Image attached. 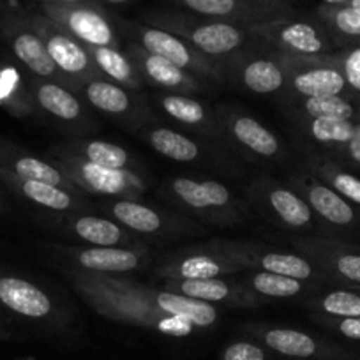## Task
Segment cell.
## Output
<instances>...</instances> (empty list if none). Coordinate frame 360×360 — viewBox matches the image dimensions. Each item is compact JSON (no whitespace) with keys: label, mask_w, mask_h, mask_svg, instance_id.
<instances>
[{"label":"cell","mask_w":360,"mask_h":360,"mask_svg":"<svg viewBox=\"0 0 360 360\" xmlns=\"http://www.w3.org/2000/svg\"><path fill=\"white\" fill-rule=\"evenodd\" d=\"M327 158L334 159L335 162L349 169H360V120H356L353 136L345 145L327 154Z\"/></svg>","instance_id":"cell-45"},{"label":"cell","mask_w":360,"mask_h":360,"mask_svg":"<svg viewBox=\"0 0 360 360\" xmlns=\"http://www.w3.org/2000/svg\"><path fill=\"white\" fill-rule=\"evenodd\" d=\"M356 101H359V120H360V96H359V99H356Z\"/></svg>","instance_id":"cell-55"},{"label":"cell","mask_w":360,"mask_h":360,"mask_svg":"<svg viewBox=\"0 0 360 360\" xmlns=\"http://www.w3.org/2000/svg\"><path fill=\"white\" fill-rule=\"evenodd\" d=\"M8 210V200H6L4 191H2V184H0V216H6Z\"/></svg>","instance_id":"cell-48"},{"label":"cell","mask_w":360,"mask_h":360,"mask_svg":"<svg viewBox=\"0 0 360 360\" xmlns=\"http://www.w3.org/2000/svg\"><path fill=\"white\" fill-rule=\"evenodd\" d=\"M124 50L127 51V55L133 58L136 68L140 69L145 83L155 86L161 92L196 96L203 94L205 90H209L212 86L210 83L193 76L191 72L176 68L175 64H172L166 58L150 53V51H147L140 44L133 43V41H127Z\"/></svg>","instance_id":"cell-27"},{"label":"cell","mask_w":360,"mask_h":360,"mask_svg":"<svg viewBox=\"0 0 360 360\" xmlns=\"http://www.w3.org/2000/svg\"><path fill=\"white\" fill-rule=\"evenodd\" d=\"M245 200L252 212L290 231L313 233L321 230L309 203L290 184L269 175H258L245 186Z\"/></svg>","instance_id":"cell-7"},{"label":"cell","mask_w":360,"mask_h":360,"mask_svg":"<svg viewBox=\"0 0 360 360\" xmlns=\"http://www.w3.org/2000/svg\"><path fill=\"white\" fill-rule=\"evenodd\" d=\"M306 307L314 313L330 316L360 318V288L352 286H330L304 300Z\"/></svg>","instance_id":"cell-41"},{"label":"cell","mask_w":360,"mask_h":360,"mask_svg":"<svg viewBox=\"0 0 360 360\" xmlns=\"http://www.w3.org/2000/svg\"><path fill=\"white\" fill-rule=\"evenodd\" d=\"M292 119L300 138L314 147L309 152H318L323 155L345 145L353 136L356 126V120L334 119V117H320V119L292 117Z\"/></svg>","instance_id":"cell-35"},{"label":"cell","mask_w":360,"mask_h":360,"mask_svg":"<svg viewBox=\"0 0 360 360\" xmlns=\"http://www.w3.org/2000/svg\"><path fill=\"white\" fill-rule=\"evenodd\" d=\"M15 360H37V359H34V356H20V359H15Z\"/></svg>","instance_id":"cell-53"},{"label":"cell","mask_w":360,"mask_h":360,"mask_svg":"<svg viewBox=\"0 0 360 360\" xmlns=\"http://www.w3.org/2000/svg\"><path fill=\"white\" fill-rule=\"evenodd\" d=\"M159 195L184 216L209 226H238L252 214L248 200L216 179L169 176L159 186Z\"/></svg>","instance_id":"cell-2"},{"label":"cell","mask_w":360,"mask_h":360,"mask_svg":"<svg viewBox=\"0 0 360 360\" xmlns=\"http://www.w3.org/2000/svg\"><path fill=\"white\" fill-rule=\"evenodd\" d=\"M339 68H341L342 76L348 83L349 90L359 98L360 96V44L359 46L342 48L335 51Z\"/></svg>","instance_id":"cell-44"},{"label":"cell","mask_w":360,"mask_h":360,"mask_svg":"<svg viewBox=\"0 0 360 360\" xmlns=\"http://www.w3.org/2000/svg\"><path fill=\"white\" fill-rule=\"evenodd\" d=\"M0 307L32 323H57L60 316L46 290L6 269H0Z\"/></svg>","instance_id":"cell-23"},{"label":"cell","mask_w":360,"mask_h":360,"mask_svg":"<svg viewBox=\"0 0 360 360\" xmlns=\"http://www.w3.org/2000/svg\"><path fill=\"white\" fill-rule=\"evenodd\" d=\"M138 136L152 150L175 162L209 165V168L221 173L233 172L237 168L224 152V148H230L228 145L223 147V145H219V141L207 140V138H191L182 131L162 126V124H155L154 120L147 124L141 131H138Z\"/></svg>","instance_id":"cell-13"},{"label":"cell","mask_w":360,"mask_h":360,"mask_svg":"<svg viewBox=\"0 0 360 360\" xmlns=\"http://www.w3.org/2000/svg\"><path fill=\"white\" fill-rule=\"evenodd\" d=\"M348 6H352V8L359 9V11H360V0H349Z\"/></svg>","instance_id":"cell-51"},{"label":"cell","mask_w":360,"mask_h":360,"mask_svg":"<svg viewBox=\"0 0 360 360\" xmlns=\"http://www.w3.org/2000/svg\"><path fill=\"white\" fill-rule=\"evenodd\" d=\"M0 108L20 120L39 117L27 75L11 58H0Z\"/></svg>","instance_id":"cell-33"},{"label":"cell","mask_w":360,"mask_h":360,"mask_svg":"<svg viewBox=\"0 0 360 360\" xmlns=\"http://www.w3.org/2000/svg\"><path fill=\"white\" fill-rule=\"evenodd\" d=\"M25 75L39 117H46L60 129L72 134L94 133L96 129H99L94 110L90 108L85 99L76 94L75 90L53 79L39 78L27 71Z\"/></svg>","instance_id":"cell-17"},{"label":"cell","mask_w":360,"mask_h":360,"mask_svg":"<svg viewBox=\"0 0 360 360\" xmlns=\"http://www.w3.org/2000/svg\"><path fill=\"white\" fill-rule=\"evenodd\" d=\"M180 9L205 18L235 23L238 27H255L258 23L279 18L276 13L265 11L248 0H173Z\"/></svg>","instance_id":"cell-32"},{"label":"cell","mask_w":360,"mask_h":360,"mask_svg":"<svg viewBox=\"0 0 360 360\" xmlns=\"http://www.w3.org/2000/svg\"><path fill=\"white\" fill-rule=\"evenodd\" d=\"M293 248L316 263L334 286L360 288V245L328 235L306 233L292 240Z\"/></svg>","instance_id":"cell-22"},{"label":"cell","mask_w":360,"mask_h":360,"mask_svg":"<svg viewBox=\"0 0 360 360\" xmlns=\"http://www.w3.org/2000/svg\"><path fill=\"white\" fill-rule=\"evenodd\" d=\"M0 168L22 179L39 180V182L53 184L75 195L86 196L57 165L2 136H0Z\"/></svg>","instance_id":"cell-30"},{"label":"cell","mask_w":360,"mask_h":360,"mask_svg":"<svg viewBox=\"0 0 360 360\" xmlns=\"http://www.w3.org/2000/svg\"><path fill=\"white\" fill-rule=\"evenodd\" d=\"M299 168L316 176L323 184L334 189L339 196L360 209V176L355 175L352 169L318 152H306Z\"/></svg>","instance_id":"cell-36"},{"label":"cell","mask_w":360,"mask_h":360,"mask_svg":"<svg viewBox=\"0 0 360 360\" xmlns=\"http://www.w3.org/2000/svg\"><path fill=\"white\" fill-rule=\"evenodd\" d=\"M286 76V99L346 96L356 98L349 90L335 53L318 57H286L281 55Z\"/></svg>","instance_id":"cell-14"},{"label":"cell","mask_w":360,"mask_h":360,"mask_svg":"<svg viewBox=\"0 0 360 360\" xmlns=\"http://www.w3.org/2000/svg\"><path fill=\"white\" fill-rule=\"evenodd\" d=\"M29 11L34 29L43 39L44 48L57 71L64 78L68 89L75 90L78 94L79 89L90 79L101 78V72L90 57L85 44L69 36L57 23L51 22L39 8L29 9Z\"/></svg>","instance_id":"cell-11"},{"label":"cell","mask_w":360,"mask_h":360,"mask_svg":"<svg viewBox=\"0 0 360 360\" xmlns=\"http://www.w3.org/2000/svg\"><path fill=\"white\" fill-rule=\"evenodd\" d=\"M99 4H108V6H124V4H129L131 0H96Z\"/></svg>","instance_id":"cell-49"},{"label":"cell","mask_w":360,"mask_h":360,"mask_svg":"<svg viewBox=\"0 0 360 360\" xmlns=\"http://www.w3.org/2000/svg\"><path fill=\"white\" fill-rule=\"evenodd\" d=\"M286 184L292 186L316 214L321 224V233L318 235L338 237L360 245V209L300 168L290 173Z\"/></svg>","instance_id":"cell-9"},{"label":"cell","mask_w":360,"mask_h":360,"mask_svg":"<svg viewBox=\"0 0 360 360\" xmlns=\"http://www.w3.org/2000/svg\"><path fill=\"white\" fill-rule=\"evenodd\" d=\"M161 288L189 299L202 300L212 306H228L233 309H256L265 300L244 286L240 279L212 278V279H161Z\"/></svg>","instance_id":"cell-25"},{"label":"cell","mask_w":360,"mask_h":360,"mask_svg":"<svg viewBox=\"0 0 360 360\" xmlns=\"http://www.w3.org/2000/svg\"><path fill=\"white\" fill-rule=\"evenodd\" d=\"M349 0H320V4H327V6H345L348 4Z\"/></svg>","instance_id":"cell-50"},{"label":"cell","mask_w":360,"mask_h":360,"mask_svg":"<svg viewBox=\"0 0 360 360\" xmlns=\"http://www.w3.org/2000/svg\"><path fill=\"white\" fill-rule=\"evenodd\" d=\"M115 25L117 30H120L127 37V41L140 44L150 53L166 58L176 68L191 72L193 76L210 83V85H223L226 79L223 62L210 58L209 55L196 50L188 41L168 32V30L147 25L143 22H122L117 18Z\"/></svg>","instance_id":"cell-5"},{"label":"cell","mask_w":360,"mask_h":360,"mask_svg":"<svg viewBox=\"0 0 360 360\" xmlns=\"http://www.w3.org/2000/svg\"><path fill=\"white\" fill-rule=\"evenodd\" d=\"M94 274L98 276L99 281H103L110 288L117 290L124 295L133 297L136 300H141L147 306L155 307V309L162 311L166 314L184 318L189 323L195 325L196 328L214 327L219 320V311L212 304L168 292L161 286L155 288V286L143 285V283L136 281L134 278H129L127 274H98V272H94Z\"/></svg>","instance_id":"cell-18"},{"label":"cell","mask_w":360,"mask_h":360,"mask_svg":"<svg viewBox=\"0 0 360 360\" xmlns=\"http://www.w3.org/2000/svg\"><path fill=\"white\" fill-rule=\"evenodd\" d=\"M154 101L169 120L184 129L193 131L207 140L223 141V127L217 117V110L210 108L196 96L159 92L155 94Z\"/></svg>","instance_id":"cell-29"},{"label":"cell","mask_w":360,"mask_h":360,"mask_svg":"<svg viewBox=\"0 0 360 360\" xmlns=\"http://www.w3.org/2000/svg\"><path fill=\"white\" fill-rule=\"evenodd\" d=\"M46 159L57 165L86 196L110 200H141L148 191L147 176L134 169H113L94 165L62 150L57 145L46 152Z\"/></svg>","instance_id":"cell-6"},{"label":"cell","mask_w":360,"mask_h":360,"mask_svg":"<svg viewBox=\"0 0 360 360\" xmlns=\"http://www.w3.org/2000/svg\"><path fill=\"white\" fill-rule=\"evenodd\" d=\"M68 279L83 302L106 320L133 325L168 338H189L196 330L195 325L184 318L166 314L155 307L147 306L141 300L110 288L99 281L94 272L75 266L68 272Z\"/></svg>","instance_id":"cell-1"},{"label":"cell","mask_w":360,"mask_h":360,"mask_svg":"<svg viewBox=\"0 0 360 360\" xmlns=\"http://www.w3.org/2000/svg\"><path fill=\"white\" fill-rule=\"evenodd\" d=\"M223 141L240 158L256 162H278L286 158L281 138L251 113L237 106L217 108Z\"/></svg>","instance_id":"cell-15"},{"label":"cell","mask_w":360,"mask_h":360,"mask_svg":"<svg viewBox=\"0 0 360 360\" xmlns=\"http://www.w3.org/2000/svg\"><path fill=\"white\" fill-rule=\"evenodd\" d=\"M86 50H89L94 64L98 65L103 78L126 86V89L138 90V92H141V89L147 85L140 69L136 68L134 60L124 48L86 46Z\"/></svg>","instance_id":"cell-38"},{"label":"cell","mask_w":360,"mask_h":360,"mask_svg":"<svg viewBox=\"0 0 360 360\" xmlns=\"http://www.w3.org/2000/svg\"><path fill=\"white\" fill-rule=\"evenodd\" d=\"M0 184L16 198L29 203L30 207L41 212L62 216V214L83 212L89 207L86 196L75 195V193L65 191L53 184L39 182V180L22 179L2 168H0Z\"/></svg>","instance_id":"cell-28"},{"label":"cell","mask_w":360,"mask_h":360,"mask_svg":"<svg viewBox=\"0 0 360 360\" xmlns=\"http://www.w3.org/2000/svg\"><path fill=\"white\" fill-rule=\"evenodd\" d=\"M0 50L23 71L65 85L20 0H0Z\"/></svg>","instance_id":"cell-4"},{"label":"cell","mask_w":360,"mask_h":360,"mask_svg":"<svg viewBox=\"0 0 360 360\" xmlns=\"http://www.w3.org/2000/svg\"><path fill=\"white\" fill-rule=\"evenodd\" d=\"M103 212L138 237L179 238L202 231L198 224L191 223V217L147 205L140 200H108Z\"/></svg>","instance_id":"cell-20"},{"label":"cell","mask_w":360,"mask_h":360,"mask_svg":"<svg viewBox=\"0 0 360 360\" xmlns=\"http://www.w3.org/2000/svg\"><path fill=\"white\" fill-rule=\"evenodd\" d=\"M248 2H251V4L258 6V8H262V9H265V11L276 13V15H279V16L292 15V9L285 8V6L276 4L274 0H248Z\"/></svg>","instance_id":"cell-46"},{"label":"cell","mask_w":360,"mask_h":360,"mask_svg":"<svg viewBox=\"0 0 360 360\" xmlns=\"http://www.w3.org/2000/svg\"><path fill=\"white\" fill-rule=\"evenodd\" d=\"M78 94L96 113H101L129 133L138 134L154 120L147 99L138 90L117 85L103 76L85 83Z\"/></svg>","instance_id":"cell-19"},{"label":"cell","mask_w":360,"mask_h":360,"mask_svg":"<svg viewBox=\"0 0 360 360\" xmlns=\"http://www.w3.org/2000/svg\"><path fill=\"white\" fill-rule=\"evenodd\" d=\"M62 150L69 152L72 155L85 159L94 165L105 166V168L113 169H134L138 172V165L134 161L129 150L113 141L98 140V138H71L68 141H62L57 145Z\"/></svg>","instance_id":"cell-37"},{"label":"cell","mask_w":360,"mask_h":360,"mask_svg":"<svg viewBox=\"0 0 360 360\" xmlns=\"http://www.w3.org/2000/svg\"><path fill=\"white\" fill-rule=\"evenodd\" d=\"M270 353L256 339H237L221 349L219 360H270Z\"/></svg>","instance_id":"cell-43"},{"label":"cell","mask_w":360,"mask_h":360,"mask_svg":"<svg viewBox=\"0 0 360 360\" xmlns=\"http://www.w3.org/2000/svg\"><path fill=\"white\" fill-rule=\"evenodd\" d=\"M248 32L256 43L286 57H318V55H332L338 51L334 41L314 16L313 18H295L292 15L279 16L249 27Z\"/></svg>","instance_id":"cell-8"},{"label":"cell","mask_w":360,"mask_h":360,"mask_svg":"<svg viewBox=\"0 0 360 360\" xmlns=\"http://www.w3.org/2000/svg\"><path fill=\"white\" fill-rule=\"evenodd\" d=\"M314 18L323 25L338 50L360 44V11L352 6L320 4L314 9Z\"/></svg>","instance_id":"cell-39"},{"label":"cell","mask_w":360,"mask_h":360,"mask_svg":"<svg viewBox=\"0 0 360 360\" xmlns=\"http://www.w3.org/2000/svg\"><path fill=\"white\" fill-rule=\"evenodd\" d=\"M311 320L316 321L320 327L327 328L332 334H338L348 341L360 342V318L352 316H330V314L314 313L309 311Z\"/></svg>","instance_id":"cell-42"},{"label":"cell","mask_w":360,"mask_h":360,"mask_svg":"<svg viewBox=\"0 0 360 360\" xmlns=\"http://www.w3.org/2000/svg\"><path fill=\"white\" fill-rule=\"evenodd\" d=\"M37 8L57 23L62 30L78 39L85 46L124 48L117 30L115 18L99 2H78V4H43Z\"/></svg>","instance_id":"cell-21"},{"label":"cell","mask_w":360,"mask_h":360,"mask_svg":"<svg viewBox=\"0 0 360 360\" xmlns=\"http://www.w3.org/2000/svg\"><path fill=\"white\" fill-rule=\"evenodd\" d=\"M60 255L68 256L76 269L98 272V274H129L143 269L152 262L148 249L101 248V245H53Z\"/></svg>","instance_id":"cell-26"},{"label":"cell","mask_w":360,"mask_h":360,"mask_svg":"<svg viewBox=\"0 0 360 360\" xmlns=\"http://www.w3.org/2000/svg\"><path fill=\"white\" fill-rule=\"evenodd\" d=\"M242 266L228 252V240L214 238L162 256L154 266L159 279H212L240 272Z\"/></svg>","instance_id":"cell-16"},{"label":"cell","mask_w":360,"mask_h":360,"mask_svg":"<svg viewBox=\"0 0 360 360\" xmlns=\"http://www.w3.org/2000/svg\"><path fill=\"white\" fill-rule=\"evenodd\" d=\"M240 283L248 286L251 292L262 297L263 300H290V299H309L314 293L327 288L320 283L300 281V279L286 278V276L272 274L265 270H248L242 276Z\"/></svg>","instance_id":"cell-34"},{"label":"cell","mask_w":360,"mask_h":360,"mask_svg":"<svg viewBox=\"0 0 360 360\" xmlns=\"http://www.w3.org/2000/svg\"><path fill=\"white\" fill-rule=\"evenodd\" d=\"M0 248H2V242H0Z\"/></svg>","instance_id":"cell-56"},{"label":"cell","mask_w":360,"mask_h":360,"mask_svg":"<svg viewBox=\"0 0 360 360\" xmlns=\"http://www.w3.org/2000/svg\"><path fill=\"white\" fill-rule=\"evenodd\" d=\"M2 321H4V316H2V307H0V327H2Z\"/></svg>","instance_id":"cell-54"},{"label":"cell","mask_w":360,"mask_h":360,"mask_svg":"<svg viewBox=\"0 0 360 360\" xmlns=\"http://www.w3.org/2000/svg\"><path fill=\"white\" fill-rule=\"evenodd\" d=\"M37 4H50V6H58V4H78V2H96V0H36Z\"/></svg>","instance_id":"cell-47"},{"label":"cell","mask_w":360,"mask_h":360,"mask_svg":"<svg viewBox=\"0 0 360 360\" xmlns=\"http://www.w3.org/2000/svg\"><path fill=\"white\" fill-rule=\"evenodd\" d=\"M359 98L346 96H325V98L286 99V110L292 117H334V119L359 120Z\"/></svg>","instance_id":"cell-40"},{"label":"cell","mask_w":360,"mask_h":360,"mask_svg":"<svg viewBox=\"0 0 360 360\" xmlns=\"http://www.w3.org/2000/svg\"><path fill=\"white\" fill-rule=\"evenodd\" d=\"M248 270H265L272 274L286 276V278L300 279V281L320 283L325 286H334L332 279L325 274L323 270L311 262L307 256L299 251H283V249L269 248L263 244L252 242L251 256H249Z\"/></svg>","instance_id":"cell-31"},{"label":"cell","mask_w":360,"mask_h":360,"mask_svg":"<svg viewBox=\"0 0 360 360\" xmlns=\"http://www.w3.org/2000/svg\"><path fill=\"white\" fill-rule=\"evenodd\" d=\"M276 4H279V6H285V8H290V2H292V0H274Z\"/></svg>","instance_id":"cell-52"},{"label":"cell","mask_w":360,"mask_h":360,"mask_svg":"<svg viewBox=\"0 0 360 360\" xmlns=\"http://www.w3.org/2000/svg\"><path fill=\"white\" fill-rule=\"evenodd\" d=\"M53 228L64 237L72 238L83 245L148 249L138 235L131 233L108 216H94L85 212L62 214L55 217Z\"/></svg>","instance_id":"cell-24"},{"label":"cell","mask_w":360,"mask_h":360,"mask_svg":"<svg viewBox=\"0 0 360 360\" xmlns=\"http://www.w3.org/2000/svg\"><path fill=\"white\" fill-rule=\"evenodd\" d=\"M224 76L235 86L256 96H278L285 92L286 76L281 55L252 39L223 62Z\"/></svg>","instance_id":"cell-12"},{"label":"cell","mask_w":360,"mask_h":360,"mask_svg":"<svg viewBox=\"0 0 360 360\" xmlns=\"http://www.w3.org/2000/svg\"><path fill=\"white\" fill-rule=\"evenodd\" d=\"M245 332L276 355L292 360H360V353L332 339L292 327L266 323L242 325Z\"/></svg>","instance_id":"cell-10"},{"label":"cell","mask_w":360,"mask_h":360,"mask_svg":"<svg viewBox=\"0 0 360 360\" xmlns=\"http://www.w3.org/2000/svg\"><path fill=\"white\" fill-rule=\"evenodd\" d=\"M141 22L182 37L196 50L219 62H224L235 51L252 43L251 34L244 27L205 18V16L193 15L188 11L145 13L141 16Z\"/></svg>","instance_id":"cell-3"}]
</instances>
